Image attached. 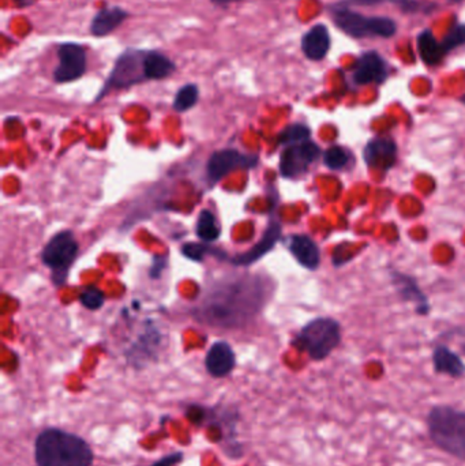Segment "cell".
Masks as SVG:
<instances>
[{
  "mask_svg": "<svg viewBox=\"0 0 465 466\" xmlns=\"http://www.w3.org/2000/svg\"><path fill=\"white\" fill-rule=\"evenodd\" d=\"M261 298V289L259 287H254L253 281H240L238 284L221 287L212 296L207 298L202 312L210 323L232 326L238 323L232 306L237 309L240 319H246L259 309Z\"/></svg>",
  "mask_w": 465,
  "mask_h": 466,
  "instance_id": "obj_1",
  "label": "cell"
},
{
  "mask_svg": "<svg viewBox=\"0 0 465 466\" xmlns=\"http://www.w3.org/2000/svg\"><path fill=\"white\" fill-rule=\"evenodd\" d=\"M35 457L37 466H92L93 451L82 438L48 429L35 440Z\"/></svg>",
  "mask_w": 465,
  "mask_h": 466,
  "instance_id": "obj_2",
  "label": "cell"
},
{
  "mask_svg": "<svg viewBox=\"0 0 465 466\" xmlns=\"http://www.w3.org/2000/svg\"><path fill=\"white\" fill-rule=\"evenodd\" d=\"M426 427L440 451L465 462V410L436 405L426 416Z\"/></svg>",
  "mask_w": 465,
  "mask_h": 466,
  "instance_id": "obj_3",
  "label": "cell"
},
{
  "mask_svg": "<svg viewBox=\"0 0 465 466\" xmlns=\"http://www.w3.org/2000/svg\"><path fill=\"white\" fill-rule=\"evenodd\" d=\"M330 14L339 29L354 38H389L398 32V25L388 16H370L349 7L330 5Z\"/></svg>",
  "mask_w": 465,
  "mask_h": 466,
  "instance_id": "obj_4",
  "label": "cell"
},
{
  "mask_svg": "<svg viewBox=\"0 0 465 466\" xmlns=\"http://www.w3.org/2000/svg\"><path fill=\"white\" fill-rule=\"evenodd\" d=\"M341 342L340 323L333 318H317L308 322L295 339L294 345L313 360H325Z\"/></svg>",
  "mask_w": 465,
  "mask_h": 466,
  "instance_id": "obj_5",
  "label": "cell"
},
{
  "mask_svg": "<svg viewBox=\"0 0 465 466\" xmlns=\"http://www.w3.org/2000/svg\"><path fill=\"white\" fill-rule=\"evenodd\" d=\"M147 52L145 49L133 48L126 49L123 54H120L98 98L103 97L108 90L125 89V87L147 81V70H145Z\"/></svg>",
  "mask_w": 465,
  "mask_h": 466,
  "instance_id": "obj_6",
  "label": "cell"
},
{
  "mask_svg": "<svg viewBox=\"0 0 465 466\" xmlns=\"http://www.w3.org/2000/svg\"><path fill=\"white\" fill-rule=\"evenodd\" d=\"M59 65L54 70V79L57 84L76 81L86 73V51L81 44L63 43L57 46Z\"/></svg>",
  "mask_w": 465,
  "mask_h": 466,
  "instance_id": "obj_7",
  "label": "cell"
},
{
  "mask_svg": "<svg viewBox=\"0 0 465 466\" xmlns=\"http://www.w3.org/2000/svg\"><path fill=\"white\" fill-rule=\"evenodd\" d=\"M321 157V149L318 145L311 141L302 144L291 145L281 155L280 171L286 177H298L306 174L311 164Z\"/></svg>",
  "mask_w": 465,
  "mask_h": 466,
  "instance_id": "obj_8",
  "label": "cell"
},
{
  "mask_svg": "<svg viewBox=\"0 0 465 466\" xmlns=\"http://www.w3.org/2000/svg\"><path fill=\"white\" fill-rule=\"evenodd\" d=\"M78 243L71 232H60L49 240L43 251V262L55 270H65L76 259Z\"/></svg>",
  "mask_w": 465,
  "mask_h": 466,
  "instance_id": "obj_9",
  "label": "cell"
},
{
  "mask_svg": "<svg viewBox=\"0 0 465 466\" xmlns=\"http://www.w3.org/2000/svg\"><path fill=\"white\" fill-rule=\"evenodd\" d=\"M388 62L377 51L365 52L355 63L352 70L354 84L371 85L384 84L388 79Z\"/></svg>",
  "mask_w": 465,
  "mask_h": 466,
  "instance_id": "obj_10",
  "label": "cell"
},
{
  "mask_svg": "<svg viewBox=\"0 0 465 466\" xmlns=\"http://www.w3.org/2000/svg\"><path fill=\"white\" fill-rule=\"evenodd\" d=\"M363 160L377 171H389L398 163V145L389 137H376L363 149Z\"/></svg>",
  "mask_w": 465,
  "mask_h": 466,
  "instance_id": "obj_11",
  "label": "cell"
},
{
  "mask_svg": "<svg viewBox=\"0 0 465 466\" xmlns=\"http://www.w3.org/2000/svg\"><path fill=\"white\" fill-rule=\"evenodd\" d=\"M256 163V158L240 155L237 150H220L210 157L209 163H207V174H209L210 179L220 180L239 167L248 168Z\"/></svg>",
  "mask_w": 465,
  "mask_h": 466,
  "instance_id": "obj_12",
  "label": "cell"
},
{
  "mask_svg": "<svg viewBox=\"0 0 465 466\" xmlns=\"http://www.w3.org/2000/svg\"><path fill=\"white\" fill-rule=\"evenodd\" d=\"M392 282L395 289L398 290L399 296L403 300L411 301L415 304V309L420 315H428L430 312V301L428 296L422 292L418 282L411 276L400 273V271H393Z\"/></svg>",
  "mask_w": 465,
  "mask_h": 466,
  "instance_id": "obj_13",
  "label": "cell"
},
{
  "mask_svg": "<svg viewBox=\"0 0 465 466\" xmlns=\"http://www.w3.org/2000/svg\"><path fill=\"white\" fill-rule=\"evenodd\" d=\"M329 49L330 35L325 25H316L302 37V51L308 59L319 62L327 57Z\"/></svg>",
  "mask_w": 465,
  "mask_h": 466,
  "instance_id": "obj_14",
  "label": "cell"
},
{
  "mask_svg": "<svg viewBox=\"0 0 465 466\" xmlns=\"http://www.w3.org/2000/svg\"><path fill=\"white\" fill-rule=\"evenodd\" d=\"M127 18V11L119 7V5H109V7L101 8L90 22V33L96 37L111 35Z\"/></svg>",
  "mask_w": 465,
  "mask_h": 466,
  "instance_id": "obj_15",
  "label": "cell"
},
{
  "mask_svg": "<svg viewBox=\"0 0 465 466\" xmlns=\"http://www.w3.org/2000/svg\"><path fill=\"white\" fill-rule=\"evenodd\" d=\"M289 251L295 259L308 270H316L321 263V251L313 238L306 235H294L289 238Z\"/></svg>",
  "mask_w": 465,
  "mask_h": 466,
  "instance_id": "obj_16",
  "label": "cell"
},
{
  "mask_svg": "<svg viewBox=\"0 0 465 466\" xmlns=\"http://www.w3.org/2000/svg\"><path fill=\"white\" fill-rule=\"evenodd\" d=\"M207 370L216 378L228 375L235 367V353L227 342H216L207 355Z\"/></svg>",
  "mask_w": 465,
  "mask_h": 466,
  "instance_id": "obj_17",
  "label": "cell"
},
{
  "mask_svg": "<svg viewBox=\"0 0 465 466\" xmlns=\"http://www.w3.org/2000/svg\"><path fill=\"white\" fill-rule=\"evenodd\" d=\"M434 371L450 378H463L465 364L463 359L447 345H439L433 352Z\"/></svg>",
  "mask_w": 465,
  "mask_h": 466,
  "instance_id": "obj_18",
  "label": "cell"
},
{
  "mask_svg": "<svg viewBox=\"0 0 465 466\" xmlns=\"http://www.w3.org/2000/svg\"><path fill=\"white\" fill-rule=\"evenodd\" d=\"M418 49H420V59L428 66L440 65L448 55L442 43H440L429 29L423 30L418 35Z\"/></svg>",
  "mask_w": 465,
  "mask_h": 466,
  "instance_id": "obj_19",
  "label": "cell"
},
{
  "mask_svg": "<svg viewBox=\"0 0 465 466\" xmlns=\"http://www.w3.org/2000/svg\"><path fill=\"white\" fill-rule=\"evenodd\" d=\"M145 70H147V81H158V79L168 78L177 70V65L171 57L161 52L147 51Z\"/></svg>",
  "mask_w": 465,
  "mask_h": 466,
  "instance_id": "obj_20",
  "label": "cell"
},
{
  "mask_svg": "<svg viewBox=\"0 0 465 466\" xmlns=\"http://www.w3.org/2000/svg\"><path fill=\"white\" fill-rule=\"evenodd\" d=\"M281 235V227L278 221H272L269 224V228L265 232L264 238L259 240V243L254 247L253 249L248 252V254L242 255V257L237 258L235 262L240 263V265H248V263L256 262L259 258L264 257L267 252L275 247L278 243V238Z\"/></svg>",
  "mask_w": 465,
  "mask_h": 466,
  "instance_id": "obj_21",
  "label": "cell"
},
{
  "mask_svg": "<svg viewBox=\"0 0 465 466\" xmlns=\"http://www.w3.org/2000/svg\"><path fill=\"white\" fill-rule=\"evenodd\" d=\"M339 7H371V5H395L407 14L420 13L431 7L429 3L420 0H340L335 3Z\"/></svg>",
  "mask_w": 465,
  "mask_h": 466,
  "instance_id": "obj_22",
  "label": "cell"
},
{
  "mask_svg": "<svg viewBox=\"0 0 465 466\" xmlns=\"http://www.w3.org/2000/svg\"><path fill=\"white\" fill-rule=\"evenodd\" d=\"M199 89L197 85L187 84L185 86L180 87L177 90V96H175L174 108L177 112L188 111L193 108L197 103H198Z\"/></svg>",
  "mask_w": 465,
  "mask_h": 466,
  "instance_id": "obj_23",
  "label": "cell"
},
{
  "mask_svg": "<svg viewBox=\"0 0 465 466\" xmlns=\"http://www.w3.org/2000/svg\"><path fill=\"white\" fill-rule=\"evenodd\" d=\"M197 233L204 241H215L220 236V229L216 224L215 216L209 210H202L197 223Z\"/></svg>",
  "mask_w": 465,
  "mask_h": 466,
  "instance_id": "obj_24",
  "label": "cell"
},
{
  "mask_svg": "<svg viewBox=\"0 0 465 466\" xmlns=\"http://www.w3.org/2000/svg\"><path fill=\"white\" fill-rule=\"evenodd\" d=\"M349 160H351V155H349V150L338 147V145L330 147L324 153V164L332 171H340V169L346 168Z\"/></svg>",
  "mask_w": 465,
  "mask_h": 466,
  "instance_id": "obj_25",
  "label": "cell"
},
{
  "mask_svg": "<svg viewBox=\"0 0 465 466\" xmlns=\"http://www.w3.org/2000/svg\"><path fill=\"white\" fill-rule=\"evenodd\" d=\"M311 130L305 125H291L280 134V142L287 147L310 141Z\"/></svg>",
  "mask_w": 465,
  "mask_h": 466,
  "instance_id": "obj_26",
  "label": "cell"
},
{
  "mask_svg": "<svg viewBox=\"0 0 465 466\" xmlns=\"http://www.w3.org/2000/svg\"><path fill=\"white\" fill-rule=\"evenodd\" d=\"M441 43L448 54L465 46V25H455Z\"/></svg>",
  "mask_w": 465,
  "mask_h": 466,
  "instance_id": "obj_27",
  "label": "cell"
},
{
  "mask_svg": "<svg viewBox=\"0 0 465 466\" xmlns=\"http://www.w3.org/2000/svg\"><path fill=\"white\" fill-rule=\"evenodd\" d=\"M79 300H81V303L84 304L86 309H98L103 307L104 295L101 290L96 289V288H89V289L82 293Z\"/></svg>",
  "mask_w": 465,
  "mask_h": 466,
  "instance_id": "obj_28",
  "label": "cell"
},
{
  "mask_svg": "<svg viewBox=\"0 0 465 466\" xmlns=\"http://www.w3.org/2000/svg\"><path fill=\"white\" fill-rule=\"evenodd\" d=\"M183 254H185V257L190 258V259L193 260H201L202 258L205 257V254H207V248L205 246H202V244H186L185 247H183Z\"/></svg>",
  "mask_w": 465,
  "mask_h": 466,
  "instance_id": "obj_29",
  "label": "cell"
},
{
  "mask_svg": "<svg viewBox=\"0 0 465 466\" xmlns=\"http://www.w3.org/2000/svg\"><path fill=\"white\" fill-rule=\"evenodd\" d=\"M182 453L169 454V456L164 457V459H161L160 461L156 462L152 466H174L177 462L182 461Z\"/></svg>",
  "mask_w": 465,
  "mask_h": 466,
  "instance_id": "obj_30",
  "label": "cell"
},
{
  "mask_svg": "<svg viewBox=\"0 0 465 466\" xmlns=\"http://www.w3.org/2000/svg\"><path fill=\"white\" fill-rule=\"evenodd\" d=\"M240 2V0H212V3L218 5H229V3Z\"/></svg>",
  "mask_w": 465,
  "mask_h": 466,
  "instance_id": "obj_31",
  "label": "cell"
},
{
  "mask_svg": "<svg viewBox=\"0 0 465 466\" xmlns=\"http://www.w3.org/2000/svg\"><path fill=\"white\" fill-rule=\"evenodd\" d=\"M461 352H463V355L465 356V344L461 345Z\"/></svg>",
  "mask_w": 465,
  "mask_h": 466,
  "instance_id": "obj_32",
  "label": "cell"
},
{
  "mask_svg": "<svg viewBox=\"0 0 465 466\" xmlns=\"http://www.w3.org/2000/svg\"><path fill=\"white\" fill-rule=\"evenodd\" d=\"M461 103H463V104H464V106H465V96H464V97H463V98H461Z\"/></svg>",
  "mask_w": 465,
  "mask_h": 466,
  "instance_id": "obj_33",
  "label": "cell"
},
{
  "mask_svg": "<svg viewBox=\"0 0 465 466\" xmlns=\"http://www.w3.org/2000/svg\"><path fill=\"white\" fill-rule=\"evenodd\" d=\"M450 2H461V0H450Z\"/></svg>",
  "mask_w": 465,
  "mask_h": 466,
  "instance_id": "obj_34",
  "label": "cell"
}]
</instances>
